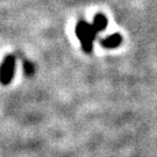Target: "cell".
<instances>
[{
    "instance_id": "cell-1",
    "label": "cell",
    "mask_w": 157,
    "mask_h": 157,
    "mask_svg": "<svg viewBox=\"0 0 157 157\" xmlns=\"http://www.w3.org/2000/svg\"><path fill=\"white\" fill-rule=\"evenodd\" d=\"M76 34L80 41L83 50L86 52H90L92 50V47H93V41L95 39V35L98 34L94 27L90 23H87L86 21H79L77 23V27H76Z\"/></svg>"
},
{
    "instance_id": "cell-2",
    "label": "cell",
    "mask_w": 157,
    "mask_h": 157,
    "mask_svg": "<svg viewBox=\"0 0 157 157\" xmlns=\"http://www.w3.org/2000/svg\"><path fill=\"white\" fill-rule=\"evenodd\" d=\"M14 70H15V57L8 55L4 58L0 67V82L1 84L7 85L11 83L14 76Z\"/></svg>"
},
{
    "instance_id": "cell-3",
    "label": "cell",
    "mask_w": 157,
    "mask_h": 157,
    "mask_svg": "<svg viewBox=\"0 0 157 157\" xmlns=\"http://www.w3.org/2000/svg\"><path fill=\"white\" fill-rule=\"evenodd\" d=\"M122 42V37L120 34H112L109 35L108 37L104 39L101 41V44L105 48H108V49H112V48H117L119 45L121 44Z\"/></svg>"
},
{
    "instance_id": "cell-4",
    "label": "cell",
    "mask_w": 157,
    "mask_h": 157,
    "mask_svg": "<svg viewBox=\"0 0 157 157\" xmlns=\"http://www.w3.org/2000/svg\"><path fill=\"white\" fill-rule=\"evenodd\" d=\"M92 26L95 28V30L99 33L101 30H104V29L107 27V19L105 15H102V14H97L94 17V20H93V23H92Z\"/></svg>"
},
{
    "instance_id": "cell-5",
    "label": "cell",
    "mask_w": 157,
    "mask_h": 157,
    "mask_svg": "<svg viewBox=\"0 0 157 157\" xmlns=\"http://www.w3.org/2000/svg\"><path fill=\"white\" fill-rule=\"evenodd\" d=\"M23 69H25V72H26V75H28V76H30V75H33V73H34V65L30 62L25 63Z\"/></svg>"
}]
</instances>
